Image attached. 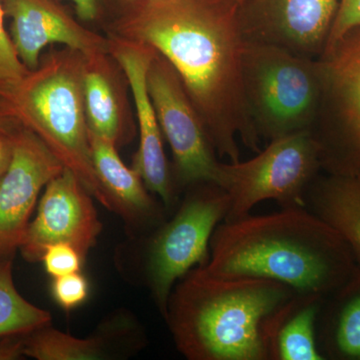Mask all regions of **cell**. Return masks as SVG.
Wrapping results in <instances>:
<instances>
[{
    "label": "cell",
    "instance_id": "cell-1",
    "mask_svg": "<svg viewBox=\"0 0 360 360\" xmlns=\"http://www.w3.org/2000/svg\"><path fill=\"white\" fill-rule=\"evenodd\" d=\"M238 11L236 0H127L106 8L103 20L106 35L148 45L174 66L229 162L240 160L238 141L262 150L243 92Z\"/></svg>",
    "mask_w": 360,
    "mask_h": 360
},
{
    "label": "cell",
    "instance_id": "cell-2",
    "mask_svg": "<svg viewBox=\"0 0 360 360\" xmlns=\"http://www.w3.org/2000/svg\"><path fill=\"white\" fill-rule=\"evenodd\" d=\"M357 262L340 233L307 207L224 220L213 232L207 271L259 277L300 295L326 300L349 278Z\"/></svg>",
    "mask_w": 360,
    "mask_h": 360
},
{
    "label": "cell",
    "instance_id": "cell-3",
    "mask_svg": "<svg viewBox=\"0 0 360 360\" xmlns=\"http://www.w3.org/2000/svg\"><path fill=\"white\" fill-rule=\"evenodd\" d=\"M297 295L271 279L196 266L175 284L165 319L187 359L272 360L274 336Z\"/></svg>",
    "mask_w": 360,
    "mask_h": 360
},
{
    "label": "cell",
    "instance_id": "cell-4",
    "mask_svg": "<svg viewBox=\"0 0 360 360\" xmlns=\"http://www.w3.org/2000/svg\"><path fill=\"white\" fill-rule=\"evenodd\" d=\"M84 60V54L77 49L51 47L41 56L39 68L26 75L16 94L13 111L21 124L32 130L90 194L110 210L90 153Z\"/></svg>",
    "mask_w": 360,
    "mask_h": 360
},
{
    "label": "cell",
    "instance_id": "cell-5",
    "mask_svg": "<svg viewBox=\"0 0 360 360\" xmlns=\"http://www.w3.org/2000/svg\"><path fill=\"white\" fill-rule=\"evenodd\" d=\"M243 84L246 108L260 139L269 142L314 127L322 96L319 59L245 41Z\"/></svg>",
    "mask_w": 360,
    "mask_h": 360
},
{
    "label": "cell",
    "instance_id": "cell-6",
    "mask_svg": "<svg viewBox=\"0 0 360 360\" xmlns=\"http://www.w3.org/2000/svg\"><path fill=\"white\" fill-rule=\"evenodd\" d=\"M184 193L172 219L155 229L146 248V283L163 319L176 281L207 264L213 232L229 212V195L214 182L195 184Z\"/></svg>",
    "mask_w": 360,
    "mask_h": 360
},
{
    "label": "cell",
    "instance_id": "cell-7",
    "mask_svg": "<svg viewBox=\"0 0 360 360\" xmlns=\"http://www.w3.org/2000/svg\"><path fill=\"white\" fill-rule=\"evenodd\" d=\"M319 148L310 131L286 135L246 161H220L217 184L229 198L225 220L250 214L265 200L281 208L307 207L305 198L321 172Z\"/></svg>",
    "mask_w": 360,
    "mask_h": 360
},
{
    "label": "cell",
    "instance_id": "cell-8",
    "mask_svg": "<svg viewBox=\"0 0 360 360\" xmlns=\"http://www.w3.org/2000/svg\"><path fill=\"white\" fill-rule=\"evenodd\" d=\"M322 96L310 134L328 174L360 176V25L319 58Z\"/></svg>",
    "mask_w": 360,
    "mask_h": 360
},
{
    "label": "cell",
    "instance_id": "cell-9",
    "mask_svg": "<svg viewBox=\"0 0 360 360\" xmlns=\"http://www.w3.org/2000/svg\"><path fill=\"white\" fill-rule=\"evenodd\" d=\"M148 89L163 137L172 149L176 191L219 179V155L205 123L174 66L155 51L149 65Z\"/></svg>",
    "mask_w": 360,
    "mask_h": 360
},
{
    "label": "cell",
    "instance_id": "cell-10",
    "mask_svg": "<svg viewBox=\"0 0 360 360\" xmlns=\"http://www.w3.org/2000/svg\"><path fill=\"white\" fill-rule=\"evenodd\" d=\"M340 0H245L238 18L245 42L310 59L326 51Z\"/></svg>",
    "mask_w": 360,
    "mask_h": 360
},
{
    "label": "cell",
    "instance_id": "cell-11",
    "mask_svg": "<svg viewBox=\"0 0 360 360\" xmlns=\"http://www.w3.org/2000/svg\"><path fill=\"white\" fill-rule=\"evenodd\" d=\"M101 231L91 194L65 168L44 187L37 217L28 225L20 250L27 262H40L46 246L68 243L85 259Z\"/></svg>",
    "mask_w": 360,
    "mask_h": 360
},
{
    "label": "cell",
    "instance_id": "cell-12",
    "mask_svg": "<svg viewBox=\"0 0 360 360\" xmlns=\"http://www.w3.org/2000/svg\"><path fill=\"white\" fill-rule=\"evenodd\" d=\"M111 56L122 66L135 108V120L139 134V149L132 168L136 170L150 193L160 198L167 212L179 205V191L175 187L172 168L168 165L163 134L153 101L149 96L146 75L155 49L148 45L106 35Z\"/></svg>",
    "mask_w": 360,
    "mask_h": 360
},
{
    "label": "cell",
    "instance_id": "cell-13",
    "mask_svg": "<svg viewBox=\"0 0 360 360\" xmlns=\"http://www.w3.org/2000/svg\"><path fill=\"white\" fill-rule=\"evenodd\" d=\"M65 168L32 130H16L13 160L0 179V259L20 250L40 191Z\"/></svg>",
    "mask_w": 360,
    "mask_h": 360
},
{
    "label": "cell",
    "instance_id": "cell-14",
    "mask_svg": "<svg viewBox=\"0 0 360 360\" xmlns=\"http://www.w3.org/2000/svg\"><path fill=\"white\" fill-rule=\"evenodd\" d=\"M1 4L11 20L14 49L30 70L39 68L49 45H63L85 56L110 51L108 37L80 22L59 0H1Z\"/></svg>",
    "mask_w": 360,
    "mask_h": 360
},
{
    "label": "cell",
    "instance_id": "cell-15",
    "mask_svg": "<svg viewBox=\"0 0 360 360\" xmlns=\"http://www.w3.org/2000/svg\"><path fill=\"white\" fill-rule=\"evenodd\" d=\"M82 82L89 131L117 148L131 141L137 129L131 92L124 71L110 51L84 54Z\"/></svg>",
    "mask_w": 360,
    "mask_h": 360
},
{
    "label": "cell",
    "instance_id": "cell-16",
    "mask_svg": "<svg viewBox=\"0 0 360 360\" xmlns=\"http://www.w3.org/2000/svg\"><path fill=\"white\" fill-rule=\"evenodd\" d=\"M89 134L92 165L110 210L117 212L127 224L156 229L165 220V206L149 194L141 174L123 162L112 142Z\"/></svg>",
    "mask_w": 360,
    "mask_h": 360
},
{
    "label": "cell",
    "instance_id": "cell-17",
    "mask_svg": "<svg viewBox=\"0 0 360 360\" xmlns=\"http://www.w3.org/2000/svg\"><path fill=\"white\" fill-rule=\"evenodd\" d=\"M316 335L324 359L360 360V264L322 302Z\"/></svg>",
    "mask_w": 360,
    "mask_h": 360
},
{
    "label": "cell",
    "instance_id": "cell-18",
    "mask_svg": "<svg viewBox=\"0 0 360 360\" xmlns=\"http://www.w3.org/2000/svg\"><path fill=\"white\" fill-rule=\"evenodd\" d=\"M305 206L340 234L360 264V177L319 174Z\"/></svg>",
    "mask_w": 360,
    "mask_h": 360
},
{
    "label": "cell",
    "instance_id": "cell-19",
    "mask_svg": "<svg viewBox=\"0 0 360 360\" xmlns=\"http://www.w3.org/2000/svg\"><path fill=\"white\" fill-rule=\"evenodd\" d=\"M323 298L298 295L274 336L272 360H324L316 324Z\"/></svg>",
    "mask_w": 360,
    "mask_h": 360
},
{
    "label": "cell",
    "instance_id": "cell-20",
    "mask_svg": "<svg viewBox=\"0 0 360 360\" xmlns=\"http://www.w3.org/2000/svg\"><path fill=\"white\" fill-rule=\"evenodd\" d=\"M25 354L37 360H97L110 355L103 338H78L49 324L25 335Z\"/></svg>",
    "mask_w": 360,
    "mask_h": 360
},
{
    "label": "cell",
    "instance_id": "cell-21",
    "mask_svg": "<svg viewBox=\"0 0 360 360\" xmlns=\"http://www.w3.org/2000/svg\"><path fill=\"white\" fill-rule=\"evenodd\" d=\"M13 262V258L0 259V336L30 335L51 321L49 311L27 302L16 290Z\"/></svg>",
    "mask_w": 360,
    "mask_h": 360
},
{
    "label": "cell",
    "instance_id": "cell-22",
    "mask_svg": "<svg viewBox=\"0 0 360 360\" xmlns=\"http://www.w3.org/2000/svg\"><path fill=\"white\" fill-rule=\"evenodd\" d=\"M4 18L6 15L0 0V108L15 116L14 101L21 84L30 70L23 65L14 49L11 34L4 26Z\"/></svg>",
    "mask_w": 360,
    "mask_h": 360
},
{
    "label": "cell",
    "instance_id": "cell-23",
    "mask_svg": "<svg viewBox=\"0 0 360 360\" xmlns=\"http://www.w3.org/2000/svg\"><path fill=\"white\" fill-rule=\"evenodd\" d=\"M84 260L82 255L68 243H54L46 246L40 258V262H44L45 271L53 278L80 271Z\"/></svg>",
    "mask_w": 360,
    "mask_h": 360
},
{
    "label": "cell",
    "instance_id": "cell-24",
    "mask_svg": "<svg viewBox=\"0 0 360 360\" xmlns=\"http://www.w3.org/2000/svg\"><path fill=\"white\" fill-rule=\"evenodd\" d=\"M89 284L80 271L56 277L52 281L51 293L63 309H77L86 300Z\"/></svg>",
    "mask_w": 360,
    "mask_h": 360
},
{
    "label": "cell",
    "instance_id": "cell-25",
    "mask_svg": "<svg viewBox=\"0 0 360 360\" xmlns=\"http://www.w3.org/2000/svg\"><path fill=\"white\" fill-rule=\"evenodd\" d=\"M360 25V0H340L326 49L352 28Z\"/></svg>",
    "mask_w": 360,
    "mask_h": 360
},
{
    "label": "cell",
    "instance_id": "cell-26",
    "mask_svg": "<svg viewBox=\"0 0 360 360\" xmlns=\"http://www.w3.org/2000/svg\"><path fill=\"white\" fill-rule=\"evenodd\" d=\"M75 4V13L82 22H103L105 8L103 0H71Z\"/></svg>",
    "mask_w": 360,
    "mask_h": 360
},
{
    "label": "cell",
    "instance_id": "cell-27",
    "mask_svg": "<svg viewBox=\"0 0 360 360\" xmlns=\"http://www.w3.org/2000/svg\"><path fill=\"white\" fill-rule=\"evenodd\" d=\"M25 335L0 336V360H18L25 354Z\"/></svg>",
    "mask_w": 360,
    "mask_h": 360
},
{
    "label": "cell",
    "instance_id": "cell-28",
    "mask_svg": "<svg viewBox=\"0 0 360 360\" xmlns=\"http://www.w3.org/2000/svg\"><path fill=\"white\" fill-rule=\"evenodd\" d=\"M14 134L0 130V179L6 174L13 160Z\"/></svg>",
    "mask_w": 360,
    "mask_h": 360
},
{
    "label": "cell",
    "instance_id": "cell-29",
    "mask_svg": "<svg viewBox=\"0 0 360 360\" xmlns=\"http://www.w3.org/2000/svg\"><path fill=\"white\" fill-rule=\"evenodd\" d=\"M21 122L8 111L0 108V130L14 134L21 127Z\"/></svg>",
    "mask_w": 360,
    "mask_h": 360
},
{
    "label": "cell",
    "instance_id": "cell-30",
    "mask_svg": "<svg viewBox=\"0 0 360 360\" xmlns=\"http://www.w3.org/2000/svg\"><path fill=\"white\" fill-rule=\"evenodd\" d=\"M127 1V0H103L104 4V8H108V7L116 6V4H122V2ZM239 4H243L245 0H236Z\"/></svg>",
    "mask_w": 360,
    "mask_h": 360
},
{
    "label": "cell",
    "instance_id": "cell-31",
    "mask_svg": "<svg viewBox=\"0 0 360 360\" xmlns=\"http://www.w3.org/2000/svg\"><path fill=\"white\" fill-rule=\"evenodd\" d=\"M359 177H360V176H359Z\"/></svg>",
    "mask_w": 360,
    "mask_h": 360
}]
</instances>
